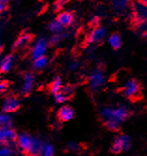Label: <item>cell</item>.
<instances>
[{
    "label": "cell",
    "mask_w": 147,
    "mask_h": 156,
    "mask_svg": "<svg viewBox=\"0 0 147 156\" xmlns=\"http://www.w3.org/2000/svg\"><path fill=\"white\" fill-rule=\"evenodd\" d=\"M101 118L104 120L107 129L116 132L120 125L130 116V111L125 105L118 106H106L100 111Z\"/></svg>",
    "instance_id": "obj_1"
},
{
    "label": "cell",
    "mask_w": 147,
    "mask_h": 156,
    "mask_svg": "<svg viewBox=\"0 0 147 156\" xmlns=\"http://www.w3.org/2000/svg\"><path fill=\"white\" fill-rule=\"evenodd\" d=\"M48 48V41L45 38H39L34 44L31 51V58L32 59H36L40 57L45 55V53Z\"/></svg>",
    "instance_id": "obj_2"
},
{
    "label": "cell",
    "mask_w": 147,
    "mask_h": 156,
    "mask_svg": "<svg viewBox=\"0 0 147 156\" xmlns=\"http://www.w3.org/2000/svg\"><path fill=\"white\" fill-rule=\"evenodd\" d=\"M21 103L20 100L15 97V96H8L4 99V101L2 103V111L4 113L10 114V113H14L20 108Z\"/></svg>",
    "instance_id": "obj_3"
},
{
    "label": "cell",
    "mask_w": 147,
    "mask_h": 156,
    "mask_svg": "<svg viewBox=\"0 0 147 156\" xmlns=\"http://www.w3.org/2000/svg\"><path fill=\"white\" fill-rule=\"evenodd\" d=\"M140 93H141V86L137 80L130 79L126 83L125 87H124V94H125L126 97L133 100L136 97H138Z\"/></svg>",
    "instance_id": "obj_4"
},
{
    "label": "cell",
    "mask_w": 147,
    "mask_h": 156,
    "mask_svg": "<svg viewBox=\"0 0 147 156\" xmlns=\"http://www.w3.org/2000/svg\"><path fill=\"white\" fill-rule=\"evenodd\" d=\"M89 82H90V87H91L93 90L97 91V90H99L104 85L105 82V75L103 72L99 69L93 71L92 73L90 74Z\"/></svg>",
    "instance_id": "obj_5"
},
{
    "label": "cell",
    "mask_w": 147,
    "mask_h": 156,
    "mask_svg": "<svg viewBox=\"0 0 147 156\" xmlns=\"http://www.w3.org/2000/svg\"><path fill=\"white\" fill-rule=\"evenodd\" d=\"M32 141H33V136H31L29 133H22L18 136V138H17V145L19 149L22 151L25 152L26 154L28 152L31 145H32Z\"/></svg>",
    "instance_id": "obj_6"
},
{
    "label": "cell",
    "mask_w": 147,
    "mask_h": 156,
    "mask_svg": "<svg viewBox=\"0 0 147 156\" xmlns=\"http://www.w3.org/2000/svg\"><path fill=\"white\" fill-rule=\"evenodd\" d=\"M107 36V30L104 27H96L88 37V42L91 44L99 43Z\"/></svg>",
    "instance_id": "obj_7"
},
{
    "label": "cell",
    "mask_w": 147,
    "mask_h": 156,
    "mask_svg": "<svg viewBox=\"0 0 147 156\" xmlns=\"http://www.w3.org/2000/svg\"><path fill=\"white\" fill-rule=\"evenodd\" d=\"M75 116V112L71 106L70 105H64L62 106L59 110H58V113H57V117L58 119L62 122H67V121H70Z\"/></svg>",
    "instance_id": "obj_8"
},
{
    "label": "cell",
    "mask_w": 147,
    "mask_h": 156,
    "mask_svg": "<svg viewBox=\"0 0 147 156\" xmlns=\"http://www.w3.org/2000/svg\"><path fill=\"white\" fill-rule=\"evenodd\" d=\"M43 141L37 136L33 137V141H32V145L28 151V152L26 153L27 156H40L42 148H43Z\"/></svg>",
    "instance_id": "obj_9"
},
{
    "label": "cell",
    "mask_w": 147,
    "mask_h": 156,
    "mask_svg": "<svg viewBox=\"0 0 147 156\" xmlns=\"http://www.w3.org/2000/svg\"><path fill=\"white\" fill-rule=\"evenodd\" d=\"M34 82H35V77L32 73H26L24 77V82L22 85V93L25 96H27L30 94V92L33 90Z\"/></svg>",
    "instance_id": "obj_10"
},
{
    "label": "cell",
    "mask_w": 147,
    "mask_h": 156,
    "mask_svg": "<svg viewBox=\"0 0 147 156\" xmlns=\"http://www.w3.org/2000/svg\"><path fill=\"white\" fill-rule=\"evenodd\" d=\"M130 0H111V8L116 13L125 12L128 8Z\"/></svg>",
    "instance_id": "obj_11"
},
{
    "label": "cell",
    "mask_w": 147,
    "mask_h": 156,
    "mask_svg": "<svg viewBox=\"0 0 147 156\" xmlns=\"http://www.w3.org/2000/svg\"><path fill=\"white\" fill-rule=\"evenodd\" d=\"M134 8H135V14H136L137 18L141 22L147 23V6L139 1L135 4Z\"/></svg>",
    "instance_id": "obj_12"
},
{
    "label": "cell",
    "mask_w": 147,
    "mask_h": 156,
    "mask_svg": "<svg viewBox=\"0 0 147 156\" xmlns=\"http://www.w3.org/2000/svg\"><path fill=\"white\" fill-rule=\"evenodd\" d=\"M31 39H32V36L30 34H27V33H25V34L20 35L17 38V40L15 41V42H14L13 48L17 49V50H20V49L26 47L29 44V42L31 41Z\"/></svg>",
    "instance_id": "obj_13"
},
{
    "label": "cell",
    "mask_w": 147,
    "mask_h": 156,
    "mask_svg": "<svg viewBox=\"0 0 147 156\" xmlns=\"http://www.w3.org/2000/svg\"><path fill=\"white\" fill-rule=\"evenodd\" d=\"M56 20H57L64 27H67L72 25L73 21H74V17L69 12H60L58 14Z\"/></svg>",
    "instance_id": "obj_14"
},
{
    "label": "cell",
    "mask_w": 147,
    "mask_h": 156,
    "mask_svg": "<svg viewBox=\"0 0 147 156\" xmlns=\"http://www.w3.org/2000/svg\"><path fill=\"white\" fill-rule=\"evenodd\" d=\"M13 63V55H8L4 57L1 61H0V72L1 73H8L10 71L11 67H12Z\"/></svg>",
    "instance_id": "obj_15"
},
{
    "label": "cell",
    "mask_w": 147,
    "mask_h": 156,
    "mask_svg": "<svg viewBox=\"0 0 147 156\" xmlns=\"http://www.w3.org/2000/svg\"><path fill=\"white\" fill-rule=\"evenodd\" d=\"M111 151L114 154H117V153H120L121 151H124V144H123L121 135L116 136L114 142H112L111 147Z\"/></svg>",
    "instance_id": "obj_16"
},
{
    "label": "cell",
    "mask_w": 147,
    "mask_h": 156,
    "mask_svg": "<svg viewBox=\"0 0 147 156\" xmlns=\"http://www.w3.org/2000/svg\"><path fill=\"white\" fill-rule=\"evenodd\" d=\"M5 129V135H6V139H7V144L14 143L17 141L18 135L14 129L11 127H4Z\"/></svg>",
    "instance_id": "obj_17"
},
{
    "label": "cell",
    "mask_w": 147,
    "mask_h": 156,
    "mask_svg": "<svg viewBox=\"0 0 147 156\" xmlns=\"http://www.w3.org/2000/svg\"><path fill=\"white\" fill-rule=\"evenodd\" d=\"M62 80H61V78L58 77V76H55L53 78V80L51 84V87H50V90H51V92L55 95V94H57L58 92L61 91L62 90Z\"/></svg>",
    "instance_id": "obj_18"
},
{
    "label": "cell",
    "mask_w": 147,
    "mask_h": 156,
    "mask_svg": "<svg viewBox=\"0 0 147 156\" xmlns=\"http://www.w3.org/2000/svg\"><path fill=\"white\" fill-rule=\"evenodd\" d=\"M48 28H49L50 32L52 33L53 35L60 34V33H62V32L64 31V30H63L64 27H63L56 19L51 22V23L49 24V26H48Z\"/></svg>",
    "instance_id": "obj_19"
},
{
    "label": "cell",
    "mask_w": 147,
    "mask_h": 156,
    "mask_svg": "<svg viewBox=\"0 0 147 156\" xmlns=\"http://www.w3.org/2000/svg\"><path fill=\"white\" fill-rule=\"evenodd\" d=\"M109 44L114 48V49H119L122 45V40L119 34L117 33H114L109 37Z\"/></svg>",
    "instance_id": "obj_20"
},
{
    "label": "cell",
    "mask_w": 147,
    "mask_h": 156,
    "mask_svg": "<svg viewBox=\"0 0 147 156\" xmlns=\"http://www.w3.org/2000/svg\"><path fill=\"white\" fill-rule=\"evenodd\" d=\"M12 119L9 114L0 112V127H11Z\"/></svg>",
    "instance_id": "obj_21"
},
{
    "label": "cell",
    "mask_w": 147,
    "mask_h": 156,
    "mask_svg": "<svg viewBox=\"0 0 147 156\" xmlns=\"http://www.w3.org/2000/svg\"><path fill=\"white\" fill-rule=\"evenodd\" d=\"M47 64H48V58L45 57V55H43V57L34 59L33 67L36 70H41V69L45 68V67L47 66Z\"/></svg>",
    "instance_id": "obj_22"
},
{
    "label": "cell",
    "mask_w": 147,
    "mask_h": 156,
    "mask_svg": "<svg viewBox=\"0 0 147 156\" xmlns=\"http://www.w3.org/2000/svg\"><path fill=\"white\" fill-rule=\"evenodd\" d=\"M54 149L51 143H44L43 148L40 153V156H53Z\"/></svg>",
    "instance_id": "obj_23"
},
{
    "label": "cell",
    "mask_w": 147,
    "mask_h": 156,
    "mask_svg": "<svg viewBox=\"0 0 147 156\" xmlns=\"http://www.w3.org/2000/svg\"><path fill=\"white\" fill-rule=\"evenodd\" d=\"M67 35H69V34H67V33L65 32V31H63L62 33H60V34L53 35V38L51 39L50 42H51L52 44H53V45H55V44H58V43L61 42L65 38H67Z\"/></svg>",
    "instance_id": "obj_24"
},
{
    "label": "cell",
    "mask_w": 147,
    "mask_h": 156,
    "mask_svg": "<svg viewBox=\"0 0 147 156\" xmlns=\"http://www.w3.org/2000/svg\"><path fill=\"white\" fill-rule=\"evenodd\" d=\"M0 156H13V151L9 144L1 145V147H0Z\"/></svg>",
    "instance_id": "obj_25"
},
{
    "label": "cell",
    "mask_w": 147,
    "mask_h": 156,
    "mask_svg": "<svg viewBox=\"0 0 147 156\" xmlns=\"http://www.w3.org/2000/svg\"><path fill=\"white\" fill-rule=\"evenodd\" d=\"M61 92L66 96V98H67V100H69V99H70V98L73 96L74 88H73V87H71V86H66V87H62Z\"/></svg>",
    "instance_id": "obj_26"
},
{
    "label": "cell",
    "mask_w": 147,
    "mask_h": 156,
    "mask_svg": "<svg viewBox=\"0 0 147 156\" xmlns=\"http://www.w3.org/2000/svg\"><path fill=\"white\" fill-rule=\"evenodd\" d=\"M122 140H123V144H124V151H128L130 146H131V139L128 136L126 135H121Z\"/></svg>",
    "instance_id": "obj_27"
},
{
    "label": "cell",
    "mask_w": 147,
    "mask_h": 156,
    "mask_svg": "<svg viewBox=\"0 0 147 156\" xmlns=\"http://www.w3.org/2000/svg\"><path fill=\"white\" fill-rule=\"evenodd\" d=\"M67 150L69 151H76L78 150H80L81 149V146H80V144H78L76 142H70L67 144Z\"/></svg>",
    "instance_id": "obj_28"
},
{
    "label": "cell",
    "mask_w": 147,
    "mask_h": 156,
    "mask_svg": "<svg viewBox=\"0 0 147 156\" xmlns=\"http://www.w3.org/2000/svg\"><path fill=\"white\" fill-rule=\"evenodd\" d=\"M5 144H7L5 129L4 127H0V145H5Z\"/></svg>",
    "instance_id": "obj_29"
},
{
    "label": "cell",
    "mask_w": 147,
    "mask_h": 156,
    "mask_svg": "<svg viewBox=\"0 0 147 156\" xmlns=\"http://www.w3.org/2000/svg\"><path fill=\"white\" fill-rule=\"evenodd\" d=\"M8 87V84L5 81H0V94H2L6 91Z\"/></svg>",
    "instance_id": "obj_30"
},
{
    "label": "cell",
    "mask_w": 147,
    "mask_h": 156,
    "mask_svg": "<svg viewBox=\"0 0 147 156\" xmlns=\"http://www.w3.org/2000/svg\"><path fill=\"white\" fill-rule=\"evenodd\" d=\"M69 67H70V69L74 71V70H77L78 69V67H79V62L76 61V60H72L70 62L69 64Z\"/></svg>",
    "instance_id": "obj_31"
},
{
    "label": "cell",
    "mask_w": 147,
    "mask_h": 156,
    "mask_svg": "<svg viewBox=\"0 0 147 156\" xmlns=\"http://www.w3.org/2000/svg\"><path fill=\"white\" fill-rule=\"evenodd\" d=\"M64 4H65V0H58L57 3H56V6L58 7L57 9H60V8H62V7L64 6Z\"/></svg>",
    "instance_id": "obj_32"
},
{
    "label": "cell",
    "mask_w": 147,
    "mask_h": 156,
    "mask_svg": "<svg viewBox=\"0 0 147 156\" xmlns=\"http://www.w3.org/2000/svg\"><path fill=\"white\" fill-rule=\"evenodd\" d=\"M5 8H6V4H4V3H2V2H0V13H1L3 10L5 9Z\"/></svg>",
    "instance_id": "obj_33"
},
{
    "label": "cell",
    "mask_w": 147,
    "mask_h": 156,
    "mask_svg": "<svg viewBox=\"0 0 147 156\" xmlns=\"http://www.w3.org/2000/svg\"><path fill=\"white\" fill-rule=\"evenodd\" d=\"M139 1H140L141 3H142V4H144V5L147 6V0H139Z\"/></svg>",
    "instance_id": "obj_34"
},
{
    "label": "cell",
    "mask_w": 147,
    "mask_h": 156,
    "mask_svg": "<svg viewBox=\"0 0 147 156\" xmlns=\"http://www.w3.org/2000/svg\"><path fill=\"white\" fill-rule=\"evenodd\" d=\"M2 49H3V45H2L1 41H0V54H1V52H2Z\"/></svg>",
    "instance_id": "obj_35"
},
{
    "label": "cell",
    "mask_w": 147,
    "mask_h": 156,
    "mask_svg": "<svg viewBox=\"0 0 147 156\" xmlns=\"http://www.w3.org/2000/svg\"><path fill=\"white\" fill-rule=\"evenodd\" d=\"M0 2H2L4 4H7L8 3V0H0Z\"/></svg>",
    "instance_id": "obj_36"
},
{
    "label": "cell",
    "mask_w": 147,
    "mask_h": 156,
    "mask_svg": "<svg viewBox=\"0 0 147 156\" xmlns=\"http://www.w3.org/2000/svg\"><path fill=\"white\" fill-rule=\"evenodd\" d=\"M145 37H146V38H147V32H146V33H145Z\"/></svg>",
    "instance_id": "obj_37"
}]
</instances>
